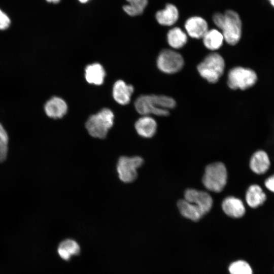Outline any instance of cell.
I'll list each match as a JSON object with an SVG mask.
<instances>
[{
    "label": "cell",
    "instance_id": "obj_1",
    "mask_svg": "<svg viewBox=\"0 0 274 274\" xmlns=\"http://www.w3.org/2000/svg\"><path fill=\"white\" fill-rule=\"evenodd\" d=\"M176 105V101L172 97L155 94L141 95L134 103L135 110L142 116L153 114L167 116L169 114V110L174 108Z\"/></svg>",
    "mask_w": 274,
    "mask_h": 274
},
{
    "label": "cell",
    "instance_id": "obj_2",
    "mask_svg": "<svg viewBox=\"0 0 274 274\" xmlns=\"http://www.w3.org/2000/svg\"><path fill=\"white\" fill-rule=\"evenodd\" d=\"M114 114L109 108H104L89 117L85 123L88 133L92 137L104 139L114 123Z\"/></svg>",
    "mask_w": 274,
    "mask_h": 274
},
{
    "label": "cell",
    "instance_id": "obj_3",
    "mask_svg": "<svg viewBox=\"0 0 274 274\" xmlns=\"http://www.w3.org/2000/svg\"><path fill=\"white\" fill-rule=\"evenodd\" d=\"M200 76L210 83H217L224 73L225 61L219 53H210L197 66Z\"/></svg>",
    "mask_w": 274,
    "mask_h": 274
},
{
    "label": "cell",
    "instance_id": "obj_4",
    "mask_svg": "<svg viewBox=\"0 0 274 274\" xmlns=\"http://www.w3.org/2000/svg\"><path fill=\"white\" fill-rule=\"evenodd\" d=\"M227 179L228 174L225 165L221 162H216L206 166L202 182L208 190L218 193L224 188Z\"/></svg>",
    "mask_w": 274,
    "mask_h": 274
},
{
    "label": "cell",
    "instance_id": "obj_5",
    "mask_svg": "<svg viewBox=\"0 0 274 274\" xmlns=\"http://www.w3.org/2000/svg\"><path fill=\"white\" fill-rule=\"evenodd\" d=\"M242 27V21L238 14L233 10L226 11L220 29L226 42L230 45L236 44L241 38Z\"/></svg>",
    "mask_w": 274,
    "mask_h": 274
},
{
    "label": "cell",
    "instance_id": "obj_6",
    "mask_svg": "<svg viewBox=\"0 0 274 274\" xmlns=\"http://www.w3.org/2000/svg\"><path fill=\"white\" fill-rule=\"evenodd\" d=\"M257 76L252 70L242 66L231 68L228 72L227 84L233 90H246L256 82Z\"/></svg>",
    "mask_w": 274,
    "mask_h": 274
},
{
    "label": "cell",
    "instance_id": "obj_7",
    "mask_svg": "<svg viewBox=\"0 0 274 274\" xmlns=\"http://www.w3.org/2000/svg\"><path fill=\"white\" fill-rule=\"evenodd\" d=\"M184 64L182 56L178 52L171 49H163L159 53L156 64L162 72L172 74L179 72Z\"/></svg>",
    "mask_w": 274,
    "mask_h": 274
},
{
    "label": "cell",
    "instance_id": "obj_8",
    "mask_svg": "<svg viewBox=\"0 0 274 274\" xmlns=\"http://www.w3.org/2000/svg\"><path fill=\"white\" fill-rule=\"evenodd\" d=\"M140 156H121L118 160L117 171L120 180L126 183L134 181L138 176L137 169L143 164Z\"/></svg>",
    "mask_w": 274,
    "mask_h": 274
},
{
    "label": "cell",
    "instance_id": "obj_9",
    "mask_svg": "<svg viewBox=\"0 0 274 274\" xmlns=\"http://www.w3.org/2000/svg\"><path fill=\"white\" fill-rule=\"evenodd\" d=\"M184 199L197 206L205 214L211 210L213 206V199L208 193L195 189H186Z\"/></svg>",
    "mask_w": 274,
    "mask_h": 274
},
{
    "label": "cell",
    "instance_id": "obj_10",
    "mask_svg": "<svg viewBox=\"0 0 274 274\" xmlns=\"http://www.w3.org/2000/svg\"><path fill=\"white\" fill-rule=\"evenodd\" d=\"M44 110L46 115L53 119L62 118L67 113L68 106L66 101L59 96H52L44 104Z\"/></svg>",
    "mask_w": 274,
    "mask_h": 274
},
{
    "label": "cell",
    "instance_id": "obj_11",
    "mask_svg": "<svg viewBox=\"0 0 274 274\" xmlns=\"http://www.w3.org/2000/svg\"><path fill=\"white\" fill-rule=\"evenodd\" d=\"M271 166L269 156L264 150H258L251 156L249 167L251 171L258 175L266 173Z\"/></svg>",
    "mask_w": 274,
    "mask_h": 274
},
{
    "label": "cell",
    "instance_id": "obj_12",
    "mask_svg": "<svg viewBox=\"0 0 274 274\" xmlns=\"http://www.w3.org/2000/svg\"><path fill=\"white\" fill-rule=\"evenodd\" d=\"M134 90L132 85L127 84L121 79L118 80L115 82L112 87L113 98L118 104L126 105L130 102Z\"/></svg>",
    "mask_w": 274,
    "mask_h": 274
},
{
    "label": "cell",
    "instance_id": "obj_13",
    "mask_svg": "<svg viewBox=\"0 0 274 274\" xmlns=\"http://www.w3.org/2000/svg\"><path fill=\"white\" fill-rule=\"evenodd\" d=\"M184 26L187 34L190 37L196 39L202 38L208 30L207 22L199 16L188 18L185 22Z\"/></svg>",
    "mask_w": 274,
    "mask_h": 274
},
{
    "label": "cell",
    "instance_id": "obj_14",
    "mask_svg": "<svg viewBox=\"0 0 274 274\" xmlns=\"http://www.w3.org/2000/svg\"><path fill=\"white\" fill-rule=\"evenodd\" d=\"M223 212L230 217L239 218L244 216L246 208L243 201L234 196L226 197L222 202Z\"/></svg>",
    "mask_w": 274,
    "mask_h": 274
},
{
    "label": "cell",
    "instance_id": "obj_15",
    "mask_svg": "<svg viewBox=\"0 0 274 274\" xmlns=\"http://www.w3.org/2000/svg\"><path fill=\"white\" fill-rule=\"evenodd\" d=\"M267 198L262 188L257 184L250 185L245 194L246 202L252 209H256L264 204Z\"/></svg>",
    "mask_w": 274,
    "mask_h": 274
},
{
    "label": "cell",
    "instance_id": "obj_16",
    "mask_svg": "<svg viewBox=\"0 0 274 274\" xmlns=\"http://www.w3.org/2000/svg\"><path fill=\"white\" fill-rule=\"evenodd\" d=\"M106 76L104 66L98 62L87 65L84 70V77L86 82L92 85L100 86L104 82Z\"/></svg>",
    "mask_w": 274,
    "mask_h": 274
},
{
    "label": "cell",
    "instance_id": "obj_17",
    "mask_svg": "<svg viewBox=\"0 0 274 274\" xmlns=\"http://www.w3.org/2000/svg\"><path fill=\"white\" fill-rule=\"evenodd\" d=\"M134 127L139 135L143 138H150L155 134L157 125L153 118L149 115H144L136 121Z\"/></svg>",
    "mask_w": 274,
    "mask_h": 274
},
{
    "label": "cell",
    "instance_id": "obj_18",
    "mask_svg": "<svg viewBox=\"0 0 274 274\" xmlns=\"http://www.w3.org/2000/svg\"><path fill=\"white\" fill-rule=\"evenodd\" d=\"M156 19L161 25L172 26L179 18V11L177 8L171 4H167L165 8L158 11L155 15Z\"/></svg>",
    "mask_w": 274,
    "mask_h": 274
},
{
    "label": "cell",
    "instance_id": "obj_19",
    "mask_svg": "<svg viewBox=\"0 0 274 274\" xmlns=\"http://www.w3.org/2000/svg\"><path fill=\"white\" fill-rule=\"evenodd\" d=\"M177 206L183 217L193 221H198L206 215L197 206L185 199L179 200Z\"/></svg>",
    "mask_w": 274,
    "mask_h": 274
},
{
    "label": "cell",
    "instance_id": "obj_20",
    "mask_svg": "<svg viewBox=\"0 0 274 274\" xmlns=\"http://www.w3.org/2000/svg\"><path fill=\"white\" fill-rule=\"evenodd\" d=\"M204 46L208 49L215 51L223 45L224 39L221 31L216 29L208 30L202 37Z\"/></svg>",
    "mask_w": 274,
    "mask_h": 274
},
{
    "label": "cell",
    "instance_id": "obj_21",
    "mask_svg": "<svg viewBox=\"0 0 274 274\" xmlns=\"http://www.w3.org/2000/svg\"><path fill=\"white\" fill-rule=\"evenodd\" d=\"M187 35L178 27L170 29L167 33V41L173 49H178L184 47L187 42Z\"/></svg>",
    "mask_w": 274,
    "mask_h": 274
},
{
    "label": "cell",
    "instance_id": "obj_22",
    "mask_svg": "<svg viewBox=\"0 0 274 274\" xmlns=\"http://www.w3.org/2000/svg\"><path fill=\"white\" fill-rule=\"evenodd\" d=\"M80 248L75 241L66 239L62 241L58 246L57 252L60 257L64 260H68L72 256L79 254Z\"/></svg>",
    "mask_w": 274,
    "mask_h": 274
},
{
    "label": "cell",
    "instance_id": "obj_23",
    "mask_svg": "<svg viewBox=\"0 0 274 274\" xmlns=\"http://www.w3.org/2000/svg\"><path fill=\"white\" fill-rule=\"evenodd\" d=\"M128 5L123 7V10L129 16L142 14L148 4V0H126Z\"/></svg>",
    "mask_w": 274,
    "mask_h": 274
},
{
    "label": "cell",
    "instance_id": "obj_24",
    "mask_svg": "<svg viewBox=\"0 0 274 274\" xmlns=\"http://www.w3.org/2000/svg\"><path fill=\"white\" fill-rule=\"evenodd\" d=\"M230 274H252L250 265L245 261L237 260L231 263L228 267Z\"/></svg>",
    "mask_w": 274,
    "mask_h": 274
},
{
    "label": "cell",
    "instance_id": "obj_25",
    "mask_svg": "<svg viewBox=\"0 0 274 274\" xmlns=\"http://www.w3.org/2000/svg\"><path fill=\"white\" fill-rule=\"evenodd\" d=\"M9 136L4 126L0 123V149L8 148Z\"/></svg>",
    "mask_w": 274,
    "mask_h": 274
},
{
    "label": "cell",
    "instance_id": "obj_26",
    "mask_svg": "<svg viewBox=\"0 0 274 274\" xmlns=\"http://www.w3.org/2000/svg\"><path fill=\"white\" fill-rule=\"evenodd\" d=\"M9 17L0 9V30L7 29L11 25Z\"/></svg>",
    "mask_w": 274,
    "mask_h": 274
},
{
    "label": "cell",
    "instance_id": "obj_27",
    "mask_svg": "<svg viewBox=\"0 0 274 274\" xmlns=\"http://www.w3.org/2000/svg\"><path fill=\"white\" fill-rule=\"evenodd\" d=\"M263 184L266 189L274 194V173L264 180Z\"/></svg>",
    "mask_w": 274,
    "mask_h": 274
},
{
    "label": "cell",
    "instance_id": "obj_28",
    "mask_svg": "<svg viewBox=\"0 0 274 274\" xmlns=\"http://www.w3.org/2000/svg\"><path fill=\"white\" fill-rule=\"evenodd\" d=\"M8 153V149H0V163L6 159Z\"/></svg>",
    "mask_w": 274,
    "mask_h": 274
},
{
    "label": "cell",
    "instance_id": "obj_29",
    "mask_svg": "<svg viewBox=\"0 0 274 274\" xmlns=\"http://www.w3.org/2000/svg\"><path fill=\"white\" fill-rule=\"evenodd\" d=\"M48 3H52L54 4H57L60 2V0H46Z\"/></svg>",
    "mask_w": 274,
    "mask_h": 274
},
{
    "label": "cell",
    "instance_id": "obj_30",
    "mask_svg": "<svg viewBox=\"0 0 274 274\" xmlns=\"http://www.w3.org/2000/svg\"><path fill=\"white\" fill-rule=\"evenodd\" d=\"M269 4L274 8V0H267Z\"/></svg>",
    "mask_w": 274,
    "mask_h": 274
},
{
    "label": "cell",
    "instance_id": "obj_31",
    "mask_svg": "<svg viewBox=\"0 0 274 274\" xmlns=\"http://www.w3.org/2000/svg\"><path fill=\"white\" fill-rule=\"evenodd\" d=\"M80 2L81 3H86L88 1H89V0H79Z\"/></svg>",
    "mask_w": 274,
    "mask_h": 274
}]
</instances>
